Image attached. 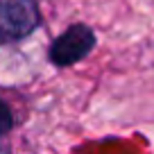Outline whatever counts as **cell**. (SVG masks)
Segmentation results:
<instances>
[{
    "instance_id": "1",
    "label": "cell",
    "mask_w": 154,
    "mask_h": 154,
    "mask_svg": "<svg viewBox=\"0 0 154 154\" xmlns=\"http://www.w3.org/2000/svg\"><path fill=\"white\" fill-rule=\"evenodd\" d=\"M41 23L36 0H0V45L29 36Z\"/></svg>"
},
{
    "instance_id": "3",
    "label": "cell",
    "mask_w": 154,
    "mask_h": 154,
    "mask_svg": "<svg viewBox=\"0 0 154 154\" xmlns=\"http://www.w3.org/2000/svg\"><path fill=\"white\" fill-rule=\"evenodd\" d=\"M11 127H14V116H11V109L7 106V102L0 100V136L7 134Z\"/></svg>"
},
{
    "instance_id": "4",
    "label": "cell",
    "mask_w": 154,
    "mask_h": 154,
    "mask_svg": "<svg viewBox=\"0 0 154 154\" xmlns=\"http://www.w3.org/2000/svg\"><path fill=\"white\" fill-rule=\"evenodd\" d=\"M0 154H9V149H7L5 145H2V143H0Z\"/></svg>"
},
{
    "instance_id": "2",
    "label": "cell",
    "mask_w": 154,
    "mask_h": 154,
    "mask_svg": "<svg viewBox=\"0 0 154 154\" xmlns=\"http://www.w3.org/2000/svg\"><path fill=\"white\" fill-rule=\"evenodd\" d=\"M95 45V34L88 25L75 23L66 29L63 34H59L50 45V61L54 66H72L79 59H84Z\"/></svg>"
}]
</instances>
